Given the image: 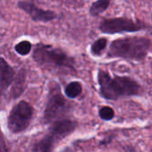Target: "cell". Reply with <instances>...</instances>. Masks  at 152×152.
<instances>
[{
  "mask_svg": "<svg viewBox=\"0 0 152 152\" xmlns=\"http://www.w3.org/2000/svg\"><path fill=\"white\" fill-rule=\"evenodd\" d=\"M35 62L41 65H51L54 67H64L73 70V58L69 56L65 52L56 48L50 45L39 44L33 52Z\"/></svg>",
  "mask_w": 152,
  "mask_h": 152,
  "instance_id": "4",
  "label": "cell"
},
{
  "mask_svg": "<svg viewBox=\"0 0 152 152\" xmlns=\"http://www.w3.org/2000/svg\"><path fill=\"white\" fill-rule=\"evenodd\" d=\"M143 25L130 18L116 17L108 18L101 21L99 30L106 34H115L123 32H136L141 31Z\"/></svg>",
  "mask_w": 152,
  "mask_h": 152,
  "instance_id": "7",
  "label": "cell"
},
{
  "mask_svg": "<svg viewBox=\"0 0 152 152\" xmlns=\"http://www.w3.org/2000/svg\"><path fill=\"white\" fill-rule=\"evenodd\" d=\"M98 83L100 95L107 100H117L123 97L138 96L140 93V85L129 76L115 75L111 77L108 72L99 70Z\"/></svg>",
  "mask_w": 152,
  "mask_h": 152,
  "instance_id": "1",
  "label": "cell"
},
{
  "mask_svg": "<svg viewBox=\"0 0 152 152\" xmlns=\"http://www.w3.org/2000/svg\"><path fill=\"white\" fill-rule=\"evenodd\" d=\"M77 123L69 119H59L55 121L50 127L48 132L39 141L35 142L32 152H52L56 145L64 138L72 133Z\"/></svg>",
  "mask_w": 152,
  "mask_h": 152,
  "instance_id": "3",
  "label": "cell"
},
{
  "mask_svg": "<svg viewBox=\"0 0 152 152\" xmlns=\"http://www.w3.org/2000/svg\"><path fill=\"white\" fill-rule=\"evenodd\" d=\"M18 7L23 11H24L34 22L48 23L55 20L57 17L56 13L49 10H43L31 2L20 1L18 3Z\"/></svg>",
  "mask_w": 152,
  "mask_h": 152,
  "instance_id": "8",
  "label": "cell"
},
{
  "mask_svg": "<svg viewBox=\"0 0 152 152\" xmlns=\"http://www.w3.org/2000/svg\"><path fill=\"white\" fill-rule=\"evenodd\" d=\"M107 46V38H100L97 40H95L91 47V52L92 56H100L103 51L106 49Z\"/></svg>",
  "mask_w": 152,
  "mask_h": 152,
  "instance_id": "12",
  "label": "cell"
},
{
  "mask_svg": "<svg viewBox=\"0 0 152 152\" xmlns=\"http://www.w3.org/2000/svg\"><path fill=\"white\" fill-rule=\"evenodd\" d=\"M151 151H152V150H151Z\"/></svg>",
  "mask_w": 152,
  "mask_h": 152,
  "instance_id": "17",
  "label": "cell"
},
{
  "mask_svg": "<svg viewBox=\"0 0 152 152\" xmlns=\"http://www.w3.org/2000/svg\"><path fill=\"white\" fill-rule=\"evenodd\" d=\"M69 103L63 96L56 83H50L48 99L44 111V122L54 123L64 116L69 110Z\"/></svg>",
  "mask_w": 152,
  "mask_h": 152,
  "instance_id": "5",
  "label": "cell"
},
{
  "mask_svg": "<svg viewBox=\"0 0 152 152\" xmlns=\"http://www.w3.org/2000/svg\"><path fill=\"white\" fill-rule=\"evenodd\" d=\"M31 48L32 45L30 41L28 40H22L19 43H17L15 47V49L16 51V53H18L21 56H27L28 54H30V52L31 51Z\"/></svg>",
  "mask_w": 152,
  "mask_h": 152,
  "instance_id": "13",
  "label": "cell"
},
{
  "mask_svg": "<svg viewBox=\"0 0 152 152\" xmlns=\"http://www.w3.org/2000/svg\"><path fill=\"white\" fill-rule=\"evenodd\" d=\"M111 0H97L90 7V14L92 16H98L104 13L110 6Z\"/></svg>",
  "mask_w": 152,
  "mask_h": 152,
  "instance_id": "11",
  "label": "cell"
},
{
  "mask_svg": "<svg viewBox=\"0 0 152 152\" xmlns=\"http://www.w3.org/2000/svg\"><path fill=\"white\" fill-rule=\"evenodd\" d=\"M83 92V85L79 82H72L66 85L64 89V93L66 97L70 99H75L80 96Z\"/></svg>",
  "mask_w": 152,
  "mask_h": 152,
  "instance_id": "10",
  "label": "cell"
},
{
  "mask_svg": "<svg viewBox=\"0 0 152 152\" xmlns=\"http://www.w3.org/2000/svg\"><path fill=\"white\" fill-rule=\"evenodd\" d=\"M0 152H8V148L6 144L5 138L1 130H0Z\"/></svg>",
  "mask_w": 152,
  "mask_h": 152,
  "instance_id": "15",
  "label": "cell"
},
{
  "mask_svg": "<svg viewBox=\"0 0 152 152\" xmlns=\"http://www.w3.org/2000/svg\"><path fill=\"white\" fill-rule=\"evenodd\" d=\"M33 116V108L26 101H20L11 110L7 127L13 133H19L25 131L31 124Z\"/></svg>",
  "mask_w": 152,
  "mask_h": 152,
  "instance_id": "6",
  "label": "cell"
},
{
  "mask_svg": "<svg viewBox=\"0 0 152 152\" xmlns=\"http://www.w3.org/2000/svg\"><path fill=\"white\" fill-rule=\"evenodd\" d=\"M63 152H73L72 149H70V148H67V149H65V150H64Z\"/></svg>",
  "mask_w": 152,
  "mask_h": 152,
  "instance_id": "16",
  "label": "cell"
},
{
  "mask_svg": "<svg viewBox=\"0 0 152 152\" xmlns=\"http://www.w3.org/2000/svg\"><path fill=\"white\" fill-rule=\"evenodd\" d=\"M15 70L3 58L0 57V90L6 91L15 79Z\"/></svg>",
  "mask_w": 152,
  "mask_h": 152,
  "instance_id": "9",
  "label": "cell"
},
{
  "mask_svg": "<svg viewBox=\"0 0 152 152\" xmlns=\"http://www.w3.org/2000/svg\"><path fill=\"white\" fill-rule=\"evenodd\" d=\"M99 117L104 121H110L115 117V110L108 106L102 107L99 111Z\"/></svg>",
  "mask_w": 152,
  "mask_h": 152,
  "instance_id": "14",
  "label": "cell"
},
{
  "mask_svg": "<svg viewBox=\"0 0 152 152\" xmlns=\"http://www.w3.org/2000/svg\"><path fill=\"white\" fill-rule=\"evenodd\" d=\"M151 47V40L146 37L133 36L117 39L110 44L107 56L140 62L146 58Z\"/></svg>",
  "mask_w": 152,
  "mask_h": 152,
  "instance_id": "2",
  "label": "cell"
}]
</instances>
